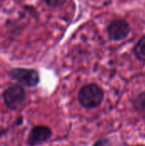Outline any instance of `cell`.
<instances>
[{
  "mask_svg": "<svg viewBox=\"0 0 145 146\" xmlns=\"http://www.w3.org/2000/svg\"><path fill=\"white\" fill-rule=\"evenodd\" d=\"M103 90L96 84L85 85L79 92V102L85 109L98 107L103 101Z\"/></svg>",
  "mask_w": 145,
  "mask_h": 146,
  "instance_id": "cell-1",
  "label": "cell"
},
{
  "mask_svg": "<svg viewBox=\"0 0 145 146\" xmlns=\"http://www.w3.org/2000/svg\"><path fill=\"white\" fill-rule=\"evenodd\" d=\"M9 75L12 80L28 87H34L39 82V75L33 69L15 68L9 73Z\"/></svg>",
  "mask_w": 145,
  "mask_h": 146,
  "instance_id": "cell-2",
  "label": "cell"
},
{
  "mask_svg": "<svg viewBox=\"0 0 145 146\" xmlns=\"http://www.w3.org/2000/svg\"><path fill=\"white\" fill-rule=\"evenodd\" d=\"M3 100L8 108L16 110L21 107L26 100L25 90L20 86H10L3 92Z\"/></svg>",
  "mask_w": 145,
  "mask_h": 146,
  "instance_id": "cell-3",
  "label": "cell"
},
{
  "mask_svg": "<svg viewBox=\"0 0 145 146\" xmlns=\"http://www.w3.org/2000/svg\"><path fill=\"white\" fill-rule=\"evenodd\" d=\"M130 32L129 24L124 20H115L108 27V33L113 40H122L127 37Z\"/></svg>",
  "mask_w": 145,
  "mask_h": 146,
  "instance_id": "cell-4",
  "label": "cell"
},
{
  "mask_svg": "<svg viewBox=\"0 0 145 146\" xmlns=\"http://www.w3.org/2000/svg\"><path fill=\"white\" fill-rule=\"evenodd\" d=\"M51 130L44 126L34 127L27 138V144L30 146H36L49 140L51 137Z\"/></svg>",
  "mask_w": 145,
  "mask_h": 146,
  "instance_id": "cell-5",
  "label": "cell"
},
{
  "mask_svg": "<svg viewBox=\"0 0 145 146\" xmlns=\"http://www.w3.org/2000/svg\"><path fill=\"white\" fill-rule=\"evenodd\" d=\"M132 108L136 113L145 116V92L137 95L132 100Z\"/></svg>",
  "mask_w": 145,
  "mask_h": 146,
  "instance_id": "cell-6",
  "label": "cell"
},
{
  "mask_svg": "<svg viewBox=\"0 0 145 146\" xmlns=\"http://www.w3.org/2000/svg\"><path fill=\"white\" fill-rule=\"evenodd\" d=\"M134 54L136 57L142 62H145V36L141 38L134 48Z\"/></svg>",
  "mask_w": 145,
  "mask_h": 146,
  "instance_id": "cell-7",
  "label": "cell"
},
{
  "mask_svg": "<svg viewBox=\"0 0 145 146\" xmlns=\"http://www.w3.org/2000/svg\"><path fill=\"white\" fill-rule=\"evenodd\" d=\"M45 2L49 6L59 7V6L62 5L66 2V0H45Z\"/></svg>",
  "mask_w": 145,
  "mask_h": 146,
  "instance_id": "cell-8",
  "label": "cell"
},
{
  "mask_svg": "<svg viewBox=\"0 0 145 146\" xmlns=\"http://www.w3.org/2000/svg\"><path fill=\"white\" fill-rule=\"evenodd\" d=\"M93 146H110V142L109 139H99L98 141H97Z\"/></svg>",
  "mask_w": 145,
  "mask_h": 146,
  "instance_id": "cell-9",
  "label": "cell"
}]
</instances>
